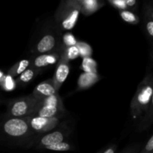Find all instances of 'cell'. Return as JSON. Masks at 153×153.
Returning <instances> with one entry per match:
<instances>
[{
    "instance_id": "30bf717a",
    "label": "cell",
    "mask_w": 153,
    "mask_h": 153,
    "mask_svg": "<svg viewBox=\"0 0 153 153\" xmlns=\"http://www.w3.org/2000/svg\"><path fill=\"white\" fill-rule=\"evenodd\" d=\"M56 94H58V92L55 91L53 82L51 79L40 82L35 87L31 94L37 100H41L46 97L53 96Z\"/></svg>"
},
{
    "instance_id": "cb8c5ba5",
    "label": "cell",
    "mask_w": 153,
    "mask_h": 153,
    "mask_svg": "<svg viewBox=\"0 0 153 153\" xmlns=\"http://www.w3.org/2000/svg\"><path fill=\"white\" fill-rule=\"evenodd\" d=\"M108 3L119 10H127L125 0H108Z\"/></svg>"
},
{
    "instance_id": "7a4b0ae2",
    "label": "cell",
    "mask_w": 153,
    "mask_h": 153,
    "mask_svg": "<svg viewBox=\"0 0 153 153\" xmlns=\"http://www.w3.org/2000/svg\"><path fill=\"white\" fill-rule=\"evenodd\" d=\"M29 118L30 116L5 118L1 124V131L7 137L29 147L31 144L28 139L35 135L29 126Z\"/></svg>"
},
{
    "instance_id": "2e32d148",
    "label": "cell",
    "mask_w": 153,
    "mask_h": 153,
    "mask_svg": "<svg viewBox=\"0 0 153 153\" xmlns=\"http://www.w3.org/2000/svg\"><path fill=\"white\" fill-rule=\"evenodd\" d=\"M30 59H23L18 61L15 64H13L7 71V75L10 76L14 79L16 76H19L21 73H23L26 69H28L30 66Z\"/></svg>"
},
{
    "instance_id": "ba28073f",
    "label": "cell",
    "mask_w": 153,
    "mask_h": 153,
    "mask_svg": "<svg viewBox=\"0 0 153 153\" xmlns=\"http://www.w3.org/2000/svg\"><path fill=\"white\" fill-rule=\"evenodd\" d=\"M61 49L56 52H50L47 54L41 55H34V56L30 58V67L43 73L47 67L57 64L61 55Z\"/></svg>"
},
{
    "instance_id": "5bb4252c",
    "label": "cell",
    "mask_w": 153,
    "mask_h": 153,
    "mask_svg": "<svg viewBox=\"0 0 153 153\" xmlns=\"http://www.w3.org/2000/svg\"><path fill=\"white\" fill-rule=\"evenodd\" d=\"M143 11L145 31L148 40L152 43L153 38V6L152 1L145 4Z\"/></svg>"
},
{
    "instance_id": "8fae6325",
    "label": "cell",
    "mask_w": 153,
    "mask_h": 153,
    "mask_svg": "<svg viewBox=\"0 0 153 153\" xmlns=\"http://www.w3.org/2000/svg\"><path fill=\"white\" fill-rule=\"evenodd\" d=\"M100 79H101V76L98 73H82L78 79L76 90L79 91L88 89L93 85H95L96 83H97Z\"/></svg>"
},
{
    "instance_id": "44dd1931",
    "label": "cell",
    "mask_w": 153,
    "mask_h": 153,
    "mask_svg": "<svg viewBox=\"0 0 153 153\" xmlns=\"http://www.w3.org/2000/svg\"><path fill=\"white\" fill-rule=\"evenodd\" d=\"M76 47L78 48L79 52V55L82 57V58L87 57H91L93 55L92 47L88 43L84 41H78L76 43Z\"/></svg>"
},
{
    "instance_id": "d4e9b609",
    "label": "cell",
    "mask_w": 153,
    "mask_h": 153,
    "mask_svg": "<svg viewBox=\"0 0 153 153\" xmlns=\"http://www.w3.org/2000/svg\"><path fill=\"white\" fill-rule=\"evenodd\" d=\"M140 151V144L139 143H134V144L130 145L123 149L119 153H139Z\"/></svg>"
},
{
    "instance_id": "f546056e",
    "label": "cell",
    "mask_w": 153,
    "mask_h": 153,
    "mask_svg": "<svg viewBox=\"0 0 153 153\" xmlns=\"http://www.w3.org/2000/svg\"><path fill=\"white\" fill-rule=\"evenodd\" d=\"M2 102H3V100H1V97H0V104H1V103Z\"/></svg>"
},
{
    "instance_id": "5b68a950",
    "label": "cell",
    "mask_w": 153,
    "mask_h": 153,
    "mask_svg": "<svg viewBox=\"0 0 153 153\" xmlns=\"http://www.w3.org/2000/svg\"><path fill=\"white\" fill-rule=\"evenodd\" d=\"M61 31L54 23L52 27L46 30L33 47V55H41L56 52L62 45Z\"/></svg>"
},
{
    "instance_id": "277c9868",
    "label": "cell",
    "mask_w": 153,
    "mask_h": 153,
    "mask_svg": "<svg viewBox=\"0 0 153 153\" xmlns=\"http://www.w3.org/2000/svg\"><path fill=\"white\" fill-rule=\"evenodd\" d=\"M40 101L31 94L10 100L7 103L5 118L25 117L33 115L38 108Z\"/></svg>"
},
{
    "instance_id": "3957f363",
    "label": "cell",
    "mask_w": 153,
    "mask_h": 153,
    "mask_svg": "<svg viewBox=\"0 0 153 153\" xmlns=\"http://www.w3.org/2000/svg\"><path fill=\"white\" fill-rule=\"evenodd\" d=\"M78 0L61 1L54 16V23L61 31H70L77 23L80 15Z\"/></svg>"
},
{
    "instance_id": "f1b7e54d",
    "label": "cell",
    "mask_w": 153,
    "mask_h": 153,
    "mask_svg": "<svg viewBox=\"0 0 153 153\" xmlns=\"http://www.w3.org/2000/svg\"><path fill=\"white\" fill-rule=\"evenodd\" d=\"M4 74L3 73V72H1V70H0V83H1V80H2V79L4 78Z\"/></svg>"
},
{
    "instance_id": "4fadbf2b",
    "label": "cell",
    "mask_w": 153,
    "mask_h": 153,
    "mask_svg": "<svg viewBox=\"0 0 153 153\" xmlns=\"http://www.w3.org/2000/svg\"><path fill=\"white\" fill-rule=\"evenodd\" d=\"M80 12L85 16H90L96 13L105 5V2L98 0H78Z\"/></svg>"
},
{
    "instance_id": "6da1fadb",
    "label": "cell",
    "mask_w": 153,
    "mask_h": 153,
    "mask_svg": "<svg viewBox=\"0 0 153 153\" xmlns=\"http://www.w3.org/2000/svg\"><path fill=\"white\" fill-rule=\"evenodd\" d=\"M153 76L152 65L148 68L145 77L139 84L130 105V111L133 119L141 117L153 105Z\"/></svg>"
},
{
    "instance_id": "9a60e30c",
    "label": "cell",
    "mask_w": 153,
    "mask_h": 153,
    "mask_svg": "<svg viewBox=\"0 0 153 153\" xmlns=\"http://www.w3.org/2000/svg\"><path fill=\"white\" fill-rule=\"evenodd\" d=\"M40 73L39 71L29 67L15 79L16 85L19 87H24L28 85Z\"/></svg>"
},
{
    "instance_id": "7402d4cb",
    "label": "cell",
    "mask_w": 153,
    "mask_h": 153,
    "mask_svg": "<svg viewBox=\"0 0 153 153\" xmlns=\"http://www.w3.org/2000/svg\"><path fill=\"white\" fill-rule=\"evenodd\" d=\"M1 88L6 91H11L16 88V84L15 79L9 75H4V78L0 83Z\"/></svg>"
},
{
    "instance_id": "7c38bea8",
    "label": "cell",
    "mask_w": 153,
    "mask_h": 153,
    "mask_svg": "<svg viewBox=\"0 0 153 153\" xmlns=\"http://www.w3.org/2000/svg\"><path fill=\"white\" fill-rule=\"evenodd\" d=\"M65 112L64 107H58L52 105H40L34 114V116L41 117H62Z\"/></svg>"
},
{
    "instance_id": "52a82bcc",
    "label": "cell",
    "mask_w": 153,
    "mask_h": 153,
    "mask_svg": "<svg viewBox=\"0 0 153 153\" xmlns=\"http://www.w3.org/2000/svg\"><path fill=\"white\" fill-rule=\"evenodd\" d=\"M61 117H41L31 115L29 118V126L34 134L40 135L55 129L60 123Z\"/></svg>"
},
{
    "instance_id": "ac0fdd59",
    "label": "cell",
    "mask_w": 153,
    "mask_h": 153,
    "mask_svg": "<svg viewBox=\"0 0 153 153\" xmlns=\"http://www.w3.org/2000/svg\"><path fill=\"white\" fill-rule=\"evenodd\" d=\"M74 146L72 143L70 142L63 141L61 143H55V144L50 145V146H47L43 147L42 149H45V150H49V151H55V152H68V151H73L74 150Z\"/></svg>"
},
{
    "instance_id": "ffe728a7",
    "label": "cell",
    "mask_w": 153,
    "mask_h": 153,
    "mask_svg": "<svg viewBox=\"0 0 153 153\" xmlns=\"http://www.w3.org/2000/svg\"><path fill=\"white\" fill-rule=\"evenodd\" d=\"M119 13L123 20L125 21L127 23L132 24V25H137L140 22V19H139L138 16L136 13H134V12L131 11V10H119Z\"/></svg>"
},
{
    "instance_id": "8992f818",
    "label": "cell",
    "mask_w": 153,
    "mask_h": 153,
    "mask_svg": "<svg viewBox=\"0 0 153 153\" xmlns=\"http://www.w3.org/2000/svg\"><path fill=\"white\" fill-rule=\"evenodd\" d=\"M70 134V130L66 126L60 127L58 129L52 130L46 134L37 136L34 140V145L36 149H42L45 146L65 141Z\"/></svg>"
},
{
    "instance_id": "4316f807",
    "label": "cell",
    "mask_w": 153,
    "mask_h": 153,
    "mask_svg": "<svg viewBox=\"0 0 153 153\" xmlns=\"http://www.w3.org/2000/svg\"><path fill=\"white\" fill-rule=\"evenodd\" d=\"M126 5L127 7V10L131 11L134 10L137 7V1L136 0H125Z\"/></svg>"
},
{
    "instance_id": "4dcf8cb0",
    "label": "cell",
    "mask_w": 153,
    "mask_h": 153,
    "mask_svg": "<svg viewBox=\"0 0 153 153\" xmlns=\"http://www.w3.org/2000/svg\"><path fill=\"white\" fill-rule=\"evenodd\" d=\"M102 152V151H100V152H97V153H101Z\"/></svg>"
},
{
    "instance_id": "603a6c76",
    "label": "cell",
    "mask_w": 153,
    "mask_h": 153,
    "mask_svg": "<svg viewBox=\"0 0 153 153\" xmlns=\"http://www.w3.org/2000/svg\"><path fill=\"white\" fill-rule=\"evenodd\" d=\"M61 40H62V43L66 47L76 46L78 42V40H76L75 36L70 32L65 33L64 35H62Z\"/></svg>"
},
{
    "instance_id": "83f0119b",
    "label": "cell",
    "mask_w": 153,
    "mask_h": 153,
    "mask_svg": "<svg viewBox=\"0 0 153 153\" xmlns=\"http://www.w3.org/2000/svg\"><path fill=\"white\" fill-rule=\"evenodd\" d=\"M117 150V145L113 144L111 145L108 148H106L104 151H102L101 153H115Z\"/></svg>"
},
{
    "instance_id": "d6986e66",
    "label": "cell",
    "mask_w": 153,
    "mask_h": 153,
    "mask_svg": "<svg viewBox=\"0 0 153 153\" xmlns=\"http://www.w3.org/2000/svg\"><path fill=\"white\" fill-rule=\"evenodd\" d=\"M152 114H153V105L149 107L147 111L140 117V122L139 123L138 131H143L146 128L149 126L152 123Z\"/></svg>"
},
{
    "instance_id": "e0dca14e",
    "label": "cell",
    "mask_w": 153,
    "mask_h": 153,
    "mask_svg": "<svg viewBox=\"0 0 153 153\" xmlns=\"http://www.w3.org/2000/svg\"><path fill=\"white\" fill-rule=\"evenodd\" d=\"M97 63L91 57H87L82 59V64L80 69L84 71V73H98L97 70Z\"/></svg>"
},
{
    "instance_id": "9c48e42d",
    "label": "cell",
    "mask_w": 153,
    "mask_h": 153,
    "mask_svg": "<svg viewBox=\"0 0 153 153\" xmlns=\"http://www.w3.org/2000/svg\"><path fill=\"white\" fill-rule=\"evenodd\" d=\"M69 63L70 62L61 53L59 60H58V63H57L55 74H54L53 78L52 79L55 91L58 93L61 87L62 86L64 82L67 79L69 73H70V67Z\"/></svg>"
},
{
    "instance_id": "484cf974",
    "label": "cell",
    "mask_w": 153,
    "mask_h": 153,
    "mask_svg": "<svg viewBox=\"0 0 153 153\" xmlns=\"http://www.w3.org/2000/svg\"><path fill=\"white\" fill-rule=\"evenodd\" d=\"M139 153H153V136L152 135L149 137V140L146 144L145 145L143 149H140Z\"/></svg>"
}]
</instances>
